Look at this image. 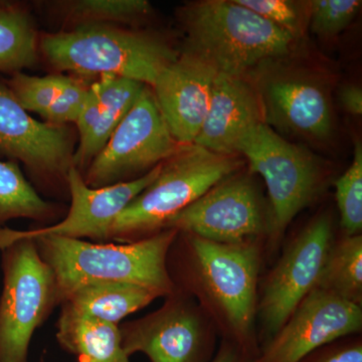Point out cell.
Returning <instances> with one entry per match:
<instances>
[{
    "label": "cell",
    "instance_id": "1",
    "mask_svg": "<svg viewBox=\"0 0 362 362\" xmlns=\"http://www.w3.org/2000/svg\"><path fill=\"white\" fill-rule=\"evenodd\" d=\"M263 242L228 245L178 233L168 268L175 289L194 298L218 337L256 361Z\"/></svg>",
    "mask_w": 362,
    "mask_h": 362
},
{
    "label": "cell",
    "instance_id": "2",
    "mask_svg": "<svg viewBox=\"0 0 362 362\" xmlns=\"http://www.w3.org/2000/svg\"><path fill=\"white\" fill-rule=\"evenodd\" d=\"M178 232L171 228L128 244L93 243L56 235L35 240L40 258L56 276L59 305L66 293L90 282H119L153 290L161 298L175 291L169 276V250Z\"/></svg>",
    "mask_w": 362,
    "mask_h": 362
},
{
    "label": "cell",
    "instance_id": "3",
    "mask_svg": "<svg viewBox=\"0 0 362 362\" xmlns=\"http://www.w3.org/2000/svg\"><path fill=\"white\" fill-rule=\"evenodd\" d=\"M40 52L58 71L86 78L104 75L153 87L178 54L160 37L120 25L81 26L45 33Z\"/></svg>",
    "mask_w": 362,
    "mask_h": 362
},
{
    "label": "cell",
    "instance_id": "4",
    "mask_svg": "<svg viewBox=\"0 0 362 362\" xmlns=\"http://www.w3.org/2000/svg\"><path fill=\"white\" fill-rule=\"evenodd\" d=\"M188 51L218 73L243 77L262 62L289 54L294 37L235 0H206L182 9Z\"/></svg>",
    "mask_w": 362,
    "mask_h": 362
},
{
    "label": "cell",
    "instance_id": "5",
    "mask_svg": "<svg viewBox=\"0 0 362 362\" xmlns=\"http://www.w3.org/2000/svg\"><path fill=\"white\" fill-rule=\"evenodd\" d=\"M240 162L195 144L183 145L162 162L156 180L112 223L108 243L128 244L160 232L175 214L214 185L235 175Z\"/></svg>",
    "mask_w": 362,
    "mask_h": 362
},
{
    "label": "cell",
    "instance_id": "6",
    "mask_svg": "<svg viewBox=\"0 0 362 362\" xmlns=\"http://www.w3.org/2000/svg\"><path fill=\"white\" fill-rule=\"evenodd\" d=\"M0 251V362H28L33 334L59 306L56 276L33 240H7Z\"/></svg>",
    "mask_w": 362,
    "mask_h": 362
},
{
    "label": "cell",
    "instance_id": "7",
    "mask_svg": "<svg viewBox=\"0 0 362 362\" xmlns=\"http://www.w3.org/2000/svg\"><path fill=\"white\" fill-rule=\"evenodd\" d=\"M237 152L246 157L250 171L265 181L271 204L266 247L269 252L277 251L292 221L320 194V168L308 152L265 122L240 139Z\"/></svg>",
    "mask_w": 362,
    "mask_h": 362
},
{
    "label": "cell",
    "instance_id": "8",
    "mask_svg": "<svg viewBox=\"0 0 362 362\" xmlns=\"http://www.w3.org/2000/svg\"><path fill=\"white\" fill-rule=\"evenodd\" d=\"M181 146L162 116L153 90L145 86L83 177L92 188L137 180L168 160Z\"/></svg>",
    "mask_w": 362,
    "mask_h": 362
},
{
    "label": "cell",
    "instance_id": "9",
    "mask_svg": "<svg viewBox=\"0 0 362 362\" xmlns=\"http://www.w3.org/2000/svg\"><path fill=\"white\" fill-rule=\"evenodd\" d=\"M128 356L143 354L150 362H211L218 332L197 301L175 289L163 305L119 325Z\"/></svg>",
    "mask_w": 362,
    "mask_h": 362
},
{
    "label": "cell",
    "instance_id": "10",
    "mask_svg": "<svg viewBox=\"0 0 362 362\" xmlns=\"http://www.w3.org/2000/svg\"><path fill=\"white\" fill-rule=\"evenodd\" d=\"M334 230L330 216H316L285 247L259 289L257 326L259 346L288 320L315 289Z\"/></svg>",
    "mask_w": 362,
    "mask_h": 362
},
{
    "label": "cell",
    "instance_id": "11",
    "mask_svg": "<svg viewBox=\"0 0 362 362\" xmlns=\"http://www.w3.org/2000/svg\"><path fill=\"white\" fill-rule=\"evenodd\" d=\"M75 138L69 126L35 120L0 81V156L25 166L40 192L69 197Z\"/></svg>",
    "mask_w": 362,
    "mask_h": 362
},
{
    "label": "cell",
    "instance_id": "12",
    "mask_svg": "<svg viewBox=\"0 0 362 362\" xmlns=\"http://www.w3.org/2000/svg\"><path fill=\"white\" fill-rule=\"evenodd\" d=\"M269 218L254 183L233 175L168 221L162 230L192 233L220 244L263 242Z\"/></svg>",
    "mask_w": 362,
    "mask_h": 362
},
{
    "label": "cell",
    "instance_id": "13",
    "mask_svg": "<svg viewBox=\"0 0 362 362\" xmlns=\"http://www.w3.org/2000/svg\"><path fill=\"white\" fill-rule=\"evenodd\" d=\"M161 164L137 180L101 188L88 187L82 173L71 168L68 175L71 206L66 216L54 225L33 230L2 228L0 230V246L7 240L35 239L42 235L108 243L112 223L123 209L156 180Z\"/></svg>",
    "mask_w": 362,
    "mask_h": 362
},
{
    "label": "cell",
    "instance_id": "14",
    "mask_svg": "<svg viewBox=\"0 0 362 362\" xmlns=\"http://www.w3.org/2000/svg\"><path fill=\"white\" fill-rule=\"evenodd\" d=\"M362 307L314 289L259 346L255 362H299L328 343L361 334Z\"/></svg>",
    "mask_w": 362,
    "mask_h": 362
},
{
    "label": "cell",
    "instance_id": "15",
    "mask_svg": "<svg viewBox=\"0 0 362 362\" xmlns=\"http://www.w3.org/2000/svg\"><path fill=\"white\" fill-rule=\"evenodd\" d=\"M218 71L187 51L166 66L151 87L162 116L180 145L194 144L201 132Z\"/></svg>",
    "mask_w": 362,
    "mask_h": 362
},
{
    "label": "cell",
    "instance_id": "16",
    "mask_svg": "<svg viewBox=\"0 0 362 362\" xmlns=\"http://www.w3.org/2000/svg\"><path fill=\"white\" fill-rule=\"evenodd\" d=\"M263 115L262 101L244 77L218 73L206 120L194 144L214 153L233 156L240 139L264 122Z\"/></svg>",
    "mask_w": 362,
    "mask_h": 362
},
{
    "label": "cell",
    "instance_id": "17",
    "mask_svg": "<svg viewBox=\"0 0 362 362\" xmlns=\"http://www.w3.org/2000/svg\"><path fill=\"white\" fill-rule=\"evenodd\" d=\"M145 85L129 78L104 75L90 84L89 96L77 122L78 141L73 168L84 175L122 122Z\"/></svg>",
    "mask_w": 362,
    "mask_h": 362
},
{
    "label": "cell",
    "instance_id": "18",
    "mask_svg": "<svg viewBox=\"0 0 362 362\" xmlns=\"http://www.w3.org/2000/svg\"><path fill=\"white\" fill-rule=\"evenodd\" d=\"M264 107L282 127L307 137L323 139L332 129V115L325 92L310 81L279 78L264 90Z\"/></svg>",
    "mask_w": 362,
    "mask_h": 362
},
{
    "label": "cell",
    "instance_id": "19",
    "mask_svg": "<svg viewBox=\"0 0 362 362\" xmlns=\"http://www.w3.org/2000/svg\"><path fill=\"white\" fill-rule=\"evenodd\" d=\"M6 83L23 109L39 114L45 123L56 126L77 122L92 84L71 75L39 77L23 71L13 74Z\"/></svg>",
    "mask_w": 362,
    "mask_h": 362
},
{
    "label": "cell",
    "instance_id": "20",
    "mask_svg": "<svg viewBox=\"0 0 362 362\" xmlns=\"http://www.w3.org/2000/svg\"><path fill=\"white\" fill-rule=\"evenodd\" d=\"M56 338L77 362H131L121 344L119 325L90 318L62 305Z\"/></svg>",
    "mask_w": 362,
    "mask_h": 362
},
{
    "label": "cell",
    "instance_id": "21",
    "mask_svg": "<svg viewBox=\"0 0 362 362\" xmlns=\"http://www.w3.org/2000/svg\"><path fill=\"white\" fill-rule=\"evenodd\" d=\"M161 298L153 290L119 282H90L74 288L61 305L103 322L119 325L126 317L141 310Z\"/></svg>",
    "mask_w": 362,
    "mask_h": 362
},
{
    "label": "cell",
    "instance_id": "22",
    "mask_svg": "<svg viewBox=\"0 0 362 362\" xmlns=\"http://www.w3.org/2000/svg\"><path fill=\"white\" fill-rule=\"evenodd\" d=\"M65 207L45 201L26 180L18 162L0 160V230L7 221L26 218L44 226L54 225L66 216Z\"/></svg>",
    "mask_w": 362,
    "mask_h": 362
},
{
    "label": "cell",
    "instance_id": "23",
    "mask_svg": "<svg viewBox=\"0 0 362 362\" xmlns=\"http://www.w3.org/2000/svg\"><path fill=\"white\" fill-rule=\"evenodd\" d=\"M45 4L65 30L90 25H134L152 13L146 0H57Z\"/></svg>",
    "mask_w": 362,
    "mask_h": 362
},
{
    "label": "cell",
    "instance_id": "24",
    "mask_svg": "<svg viewBox=\"0 0 362 362\" xmlns=\"http://www.w3.org/2000/svg\"><path fill=\"white\" fill-rule=\"evenodd\" d=\"M315 289L362 307V235L335 238Z\"/></svg>",
    "mask_w": 362,
    "mask_h": 362
},
{
    "label": "cell",
    "instance_id": "25",
    "mask_svg": "<svg viewBox=\"0 0 362 362\" xmlns=\"http://www.w3.org/2000/svg\"><path fill=\"white\" fill-rule=\"evenodd\" d=\"M40 37L23 4L0 1V73H20L39 58Z\"/></svg>",
    "mask_w": 362,
    "mask_h": 362
},
{
    "label": "cell",
    "instance_id": "26",
    "mask_svg": "<svg viewBox=\"0 0 362 362\" xmlns=\"http://www.w3.org/2000/svg\"><path fill=\"white\" fill-rule=\"evenodd\" d=\"M342 233L361 235L362 230V146L356 141L354 160L334 183Z\"/></svg>",
    "mask_w": 362,
    "mask_h": 362
},
{
    "label": "cell",
    "instance_id": "27",
    "mask_svg": "<svg viewBox=\"0 0 362 362\" xmlns=\"http://www.w3.org/2000/svg\"><path fill=\"white\" fill-rule=\"evenodd\" d=\"M311 28L320 37H334L356 18L361 0H315L310 2Z\"/></svg>",
    "mask_w": 362,
    "mask_h": 362
},
{
    "label": "cell",
    "instance_id": "28",
    "mask_svg": "<svg viewBox=\"0 0 362 362\" xmlns=\"http://www.w3.org/2000/svg\"><path fill=\"white\" fill-rule=\"evenodd\" d=\"M264 20L289 33L293 37L301 32L299 11L291 1L286 0H235Z\"/></svg>",
    "mask_w": 362,
    "mask_h": 362
},
{
    "label": "cell",
    "instance_id": "29",
    "mask_svg": "<svg viewBox=\"0 0 362 362\" xmlns=\"http://www.w3.org/2000/svg\"><path fill=\"white\" fill-rule=\"evenodd\" d=\"M299 362H362L361 334L334 340L314 350Z\"/></svg>",
    "mask_w": 362,
    "mask_h": 362
},
{
    "label": "cell",
    "instance_id": "30",
    "mask_svg": "<svg viewBox=\"0 0 362 362\" xmlns=\"http://www.w3.org/2000/svg\"><path fill=\"white\" fill-rule=\"evenodd\" d=\"M211 362H255V358L232 343L221 340Z\"/></svg>",
    "mask_w": 362,
    "mask_h": 362
},
{
    "label": "cell",
    "instance_id": "31",
    "mask_svg": "<svg viewBox=\"0 0 362 362\" xmlns=\"http://www.w3.org/2000/svg\"><path fill=\"white\" fill-rule=\"evenodd\" d=\"M340 101L352 115L361 116L362 92L356 86H347L340 93Z\"/></svg>",
    "mask_w": 362,
    "mask_h": 362
}]
</instances>
